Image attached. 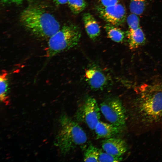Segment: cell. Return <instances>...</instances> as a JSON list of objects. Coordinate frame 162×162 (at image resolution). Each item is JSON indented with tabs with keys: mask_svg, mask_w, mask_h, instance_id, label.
Returning a JSON list of instances; mask_svg holds the SVG:
<instances>
[{
	"mask_svg": "<svg viewBox=\"0 0 162 162\" xmlns=\"http://www.w3.org/2000/svg\"><path fill=\"white\" fill-rule=\"evenodd\" d=\"M68 0H53L57 5H60L65 4L68 3Z\"/></svg>",
	"mask_w": 162,
	"mask_h": 162,
	"instance_id": "7402d4cb",
	"label": "cell"
},
{
	"mask_svg": "<svg viewBox=\"0 0 162 162\" xmlns=\"http://www.w3.org/2000/svg\"><path fill=\"white\" fill-rule=\"evenodd\" d=\"M99 107L102 113L110 123L123 130L124 128L127 119L126 111L120 100L110 98L102 102Z\"/></svg>",
	"mask_w": 162,
	"mask_h": 162,
	"instance_id": "5b68a950",
	"label": "cell"
},
{
	"mask_svg": "<svg viewBox=\"0 0 162 162\" xmlns=\"http://www.w3.org/2000/svg\"><path fill=\"white\" fill-rule=\"evenodd\" d=\"M82 19L86 32L92 40L96 39L100 35V26L94 17L89 13H84Z\"/></svg>",
	"mask_w": 162,
	"mask_h": 162,
	"instance_id": "8fae6325",
	"label": "cell"
},
{
	"mask_svg": "<svg viewBox=\"0 0 162 162\" xmlns=\"http://www.w3.org/2000/svg\"><path fill=\"white\" fill-rule=\"evenodd\" d=\"M137 15L132 14L127 18V22L129 29L134 30L140 27V20Z\"/></svg>",
	"mask_w": 162,
	"mask_h": 162,
	"instance_id": "d6986e66",
	"label": "cell"
},
{
	"mask_svg": "<svg viewBox=\"0 0 162 162\" xmlns=\"http://www.w3.org/2000/svg\"><path fill=\"white\" fill-rule=\"evenodd\" d=\"M122 160L121 156H114L99 149L98 162H119Z\"/></svg>",
	"mask_w": 162,
	"mask_h": 162,
	"instance_id": "ac0fdd59",
	"label": "cell"
},
{
	"mask_svg": "<svg viewBox=\"0 0 162 162\" xmlns=\"http://www.w3.org/2000/svg\"><path fill=\"white\" fill-rule=\"evenodd\" d=\"M100 111L96 100L88 97L77 109L76 118L77 121L85 124L90 129L94 130L100 121Z\"/></svg>",
	"mask_w": 162,
	"mask_h": 162,
	"instance_id": "8992f818",
	"label": "cell"
},
{
	"mask_svg": "<svg viewBox=\"0 0 162 162\" xmlns=\"http://www.w3.org/2000/svg\"><path fill=\"white\" fill-rule=\"evenodd\" d=\"M126 36L130 49H136L143 44L145 42V35L140 27L136 29H128Z\"/></svg>",
	"mask_w": 162,
	"mask_h": 162,
	"instance_id": "7c38bea8",
	"label": "cell"
},
{
	"mask_svg": "<svg viewBox=\"0 0 162 162\" xmlns=\"http://www.w3.org/2000/svg\"><path fill=\"white\" fill-rule=\"evenodd\" d=\"M59 122L60 128L54 143L62 155H66L86 143L87 136L76 122L67 115L62 114Z\"/></svg>",
	"mask_w": 162,
	"mask_h": 162,
	"instance_id": "3957f363",
	"label": "cell"
},
{
	"mask_svg": "<svg viewBox=\"0 0 162 162\" xmlns=\"http://www.w3.org/2000/svg\"><path fill=\"white\" fill-rule=\"evenodd\" d=\"M81 35L77 25L71 23L64 26L48 39L46 57L51 58L74 47L79 42Z\"/></svg>",
	"mask_w": 162,
	"mask_h": 162,
	"instance_id": "277c9868",
	"label": "cell"
},
{
	"mask_svg": "<svg viewBox=\"0 0 162 162\" xmlns=\"http://www.w3.org/2000/svg\"><path fill=\"white\" fill-rule=\"evenodd\" d=\"M100 5L103 6H109L115 5L119 3L120 0H98Z\"/></svg>",
	"mask_w": 162,
	"mask_h": 162,
	"instance_id": "ffe728a7",
	"label": "cell"
},
{
	"mask_svg": "<svg viewBox=\"0 0 162 162\" xmlns=\"http://www.w3.org/2000/svg\"><path fill=\"white\" fill-rule=\"evenodd\" d=\"M104 28L108 38L111 40L117 43L123 41L125 37L124 33L117 26L107 23L104 26Z\"/></svg>",
	"mask_w": 162,
	"mask_h": 162,
	"instance_id": "5bb4252c",
	"label": "cell"
},
{
	"mask_svg": "<svg viewBox=\"0 0 162 162\" xmlns=\"http://www.w3.org/2000/svg\"><path fill=\"white\" fill-rule=\"evenodd\" d=\"M85 76L88 85L94 90L102 89L107 84V80L105 75L97 68H92L87 69Z\"/></svg>",
	"mask_w": 162,
	"mask_h": 162,
	"instance_id": "9c48e42d",
	"label": "cell"
},
{
	"mask_svg": "<svg viewBox=\"0 0 162 162\" xmlns=\"http://www.w3.org/2000/svg\"><path fill=\"white\" fill-rule=\"evenodd\" d=\"M8 75L7 72L4 70H2L0 76V100L6 104H8L9 102Z\"/></svg>",
	"mask_w": 162,
	"mask_h": 162,
	"instance_id": "4fadbf2b",
	"label": "cell"
},
{
	"mask_svg": "<svg viewBox=\"0 0 162 162\" xmlns=\"http://www.w3.org/2000/svg\"><path fill=\"white\" fill-rule=\"evenodd\" d=\"M104 151L114 156L121 157L127 150V145L122 139L114 137L104 139L101 143Z\"/></svg>",
	"mask_w": 162,
	"mask_h": 162,
	"instance_id": "ba28073f",
	"label": "cell"
},
{
	"mask_svg": "<svg viewBox=\"0 0 162 162\" xmlns=\"http://www.w3.org/2000/svg\"><path fill=\"white\" fill-rule=\"evenodd\" d=\"M2 2L4 3L14 4H22L23 0H1Z\"/></svg>",
	"mask_w": 162,
	"mask_h": 162,
	"instance_id": "44dd1931",
	"label": "cell"
},
{
	"mask_svg": "<svg viewBox=\"0 0 162 162\" xmlns=\"http://www.w3.org/2000/svg\"><path fill=\"white\" fill-rule=\"evenodd\" d=\"M67 3L72 12L75 14L81 13L87 6L84 0H68Z\"/></svg>",
	"mask_w": 162,
	"mask_h": 162,
	"instance_id": "2e32d148",
	"label": "cell"
},
{
	"mask_svg": "<svg viewBox=\"0 0 162 162\" xmlns=\"http://www.w3.org/2000/svg\"><path fill=\"white\" fill-rule=\"evenodd\" d=\"M24 27L34 35L49 39L60 28V24L51 14L38 7H29L21 14Z\"/></svg>",
	"mask_w": 162,
	"mask_h": 162,
	"instance_id": "7a4b0ae2",
	"label": "cell"
},
{
	"mask_svg": "<svg viewBox=\"0 0 162 162\" xmlns=\"http://www.w3.org/2000/svg\"><path fill=\"white\" fill-rule=\"evenodd\" d=\"M97 139H105L113 137L120 133L123 129L110 123L99 121L94 129Z\"/></svg>",
	"mask_w": 162,
	"mask_h": 162,
	"instance_id": "30bf717a",
	"label": "cell"
},
{
	"mask_svg": "<svg viewBox=\"0 0 162 162\" xmlns=\"http://www.w3.org/2000/svg\"><path fill=\"white\" fill-rule=\"evenodd\" d=\"M99 149L92 144H90L84 152L83 160L85 162H98Z\"/></svg>",
	"mask_w": 162,
	"mask_h": 162,
	"instance_id": "9a60e30c",
	"label": "cell"
},
{
	"mask_svg": "<svg viewBox=\"0 0 162 162\" xmlns=\"http://www.w3.org/2000/svg\"><path fill=\"white\" fill-rule=\"evenodd\" d=\"M144 90L132 101L128 113L135 124L147 128L162 122V84Z\"/></svg>",
	"mask_w": 162,
	"mask_h": 162,
	"instance_id": "6da1fadb",
	"label": "cell"
},
{
	"mask_svg": "<svg viewBox=\"0 0 162 162\" xmlns=\"http://www.w3.org/2000/svg\"><path fill=\"white\" fill-rule=\"evenodd\" d=\"M95 9L99 16L108 23L117 26L122 25L125 20V9L119 3L106 6L100 4L96 6Z\"/></svg>",
	"mask_w": 162,
	"mask_h": 162,
	"instance_id": "52a82bcc",
	"label": "cell"
},
{
	"mask_svg": "<svg viewBox=\"0 0 162 162\" xmlns=\"http://www.w3.org/2000/svg\"><path fill=\"white\" fill-rule=\"evenodd\" d=\"M146 0H131L129 5L130 12L137 15L143 12L145 6Z\"/></svg>",
	"mask_w": 162,
	"mask_h": 162,
	"instance_id": "e0dca14e",
	"label": "cell"
}]
</instances>
